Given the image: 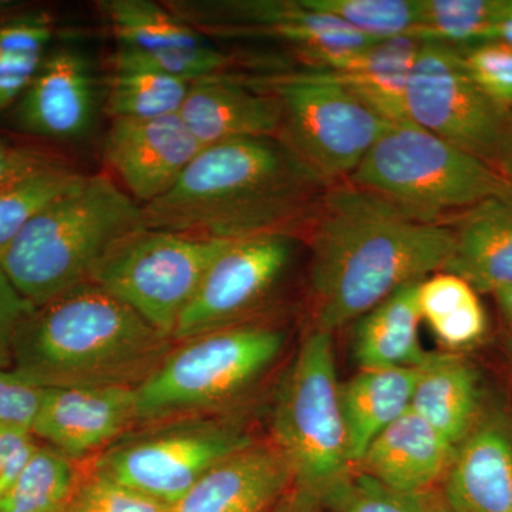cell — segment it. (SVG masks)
Instances as JSON below:
<instances>
[{
    "instance_id": "31",
    "label": "cell",
    "mask_w": 512,
    "mask_h": 512,
    "mask_svg": "<svg viewBox=\"0 0 512 512\" xmlns=\"http://www.w3.org/2000/svg\"><path fill=\"white\" fill-rule=\"evenodd\" d=\"M77 487L73 461L52 447H39L15 483L0 495V512H67Z\"/></svg>"
},
{
    "instance_id": "13",
    "label": "cell",
    "mask_w": 512,
    "mask_h": 512,
    "mask_svg": "<svg viewBox=\"0 0 512 512\" xmlns=\"http://www.w3.org/2000/svg\"><path fill=\"white\" fill-rule=\"evenodd\" d=\"M295 239L289 232L239 239L210 266L171 339L197 338L238 325L269 298L291 266Z\"/></svg>"
},
{
    "instance_id": "44",
    "label": "cell",
    "mask_w": 512,
    "mask_h": 512,
    "mask_svg": "<svg viewBox=\"0 0 512 512\" xmlns=\"http://www.w3.org/2000/svg\"><path fill=\"white\" fill-rule=\"evenodd\" d=\"M22 10H25V6H20L18 2H2L0 0V22L18 15Z\"/></svg>"
},
{
    "instance_id": "45",
    "label": "cell",
    "mask_w": 512,
    "mask_h": 512,
    "mask_svg": "<svg viewBox=\"0 0 512 512\" xmlns=\"http://www.w3.org/2000/svg\"><path fill=\"white\" fill-rule=\"evenodd\" d=\"M318 508H320V505L301 503H295V505H293V511L295 512H318Z\"/></svg>"
},
{
    "instance_id": "41",
    "label": "cell",
    "mask_w": 512,
    "mask_h": 512,
    "mask_svg": "<svg viewBox=\"0 0 512 512\" xmlns=\"http://www.w3.org/2000/svg\"><path fill=\"white\" fill-rule=\"evenodd\" d=\"M421 503H423L424 512H457L450 507L441 497L440 491L436 488L427 493L420 494Z\"/></svg>"
},
{
    "instance_id": "14",
    "label": "cell",
    "mask_w": 512,
    "mask_h": 512,
    "mask_svg": "<svg viewBox=\"0 0 512 512\" xmlns=\"http://www.w3.org/2000/svg\"><path fill=\"white\" fill-rule=\"evenodd\" d=\"M99 80L80 50L52 47L6 117L19 133L47 140H77L92 130Z\"/></svg>"
},
{
    "instance_id": "39",
    "label": "cell",
    "mask_w": 512,
    "mask_h": 512,
    "mask_svg": "<svg viewBox=\"0 0 512 512\" xmlns=\"http://www.w3.org/2000/svg\"><path fill=\"white\" fill-rule=\"evenodd\" d=\"M37 448L32 431L16 427L0 429V495L15 483Z\"/></svg>"
},
{
    "instance_id": "3",
    "label": "cell",
    "mask_w": 512,
    "mask_h": 512,
    "mask_svg": "<svg viewBox=\"0 0 512 512\" xmlns=\"http://www.w3.org/2000/svg\"><path fill=\"white\" fill-rule=\"evenodd\" d=\"M171 350L173 339L89 281L30 313L12 370L43 389H138Z\"/></svg>"
},
{
    "instance_id": "30",
    "label": "cell",
    "mask_w": 512,
    "mask_h": 512,
    "mask_svg": "<svg viewBox=\"0 0 512 512\" xmlns=\"http://www.w3.org/2000/svg\"><path fill=\"white\" fill-rule=\"evenodd\" d=\"M511 0H419L416 39L467 47L497 40Z\"/></svg>"
},
{
    "instance_id": "7",
    "label": "cell",
    "mask_w": 512,
    "mask_h": 512,
    "mask_svg": "<svg viewBox=\"0 0 512 512\" xmlns=\"http://www.w3.org/2000/svg\"><path fill=\"white\" fill-rule=\"evenodd\" d=\"M286 342L274 326H229L184 340L137 392V421L195 417L248 392L275 365Z\"/></svg>"
},
{
    "instance_id": "42",
    "label": "cell",
    "mask_w": 512,
    "mask_h": 512,
    "mask_svg": "<svg viewBox=\"0 0 512 512\" xmlns=\"http://www.w3.org/2000/svg\"><path fill=\"white\" fill-rule=\"evenodd\" d=\"M495 301L498 303L501 313L512 330V288L503 289L494 293Z\"/></svg>"
},
{
    "instance_id": "29",
    "label": "cell",
    "mask_w": 512,
    "mask_h": 512,
    "mask_svg": "<svg viewBox=\"0 0 512 512\" xmlns=\"http://www.w3.org/2000/svg\"><path fill=\"white\" fill-rule=\"evenodd\" d=\"M53 35L55 20L46 10L25 9L0 22V116L28 86Z\"/></svg>"
},
{
    "instance_id": "10",
    "label": "cell",
    "mask_w": 512,
    "mask_h": 512,
    "mask_svg": "<svg viewBox=\"0 0 512 512\" xmlns=\"http://www.w3.org/2000/svg\"><path fill=\"white\" fill-rule=\"evenodd\" d=\"M406 111L412 123L512 177V110L480 89L457 47L420 43Z\"/></svg>"
},
{
    "instance_id": "25",
    "label": "cell",
    "mask_w": 512,
    "mask_h": 512,
    "mask_svg": "<svg viewBox=\"0 0 512 512\" xmlns=\"http://www.w3.org/2000/svg\"><path fill=\"white\" fill-rule=\"evenodd\" d=\"M417 376L419 369H367L340 383L352 467L379 434L409 412Z\"/></svg>"
},
{
    "instance_id": "21",
    "label": "cell",
    "mask_w": 512,
    "mask_h": 512,
    "mask_svg": "<svg viewBox=\"0 0 512 512\" xmlns=\"http://www.w3.org/2000/svg\"><path fill=\"white\" fill-rule=\"evenodd\" d=\"M454 453L456 447L410 409L373 440L353 468L397 493L419 495L441 484Z\"/></svg>"
},
{
    "instance_id": "43",
    "label": "cell",
    "mask_w": 512,
    "mask_h": 512,
    "mask_svg": "<svg viewBox=\"0 0 512 512\" xmlns=\"http://www.w3.org/2000/svg\"><path fill=\"white\" fill-rule=\"evenodd\" d=\"M497 40L512 47V0L510 8H508L503 20H501L500 26H498Z\"/></svg>"
},
{
    "instance_id": "11",
    "label": "cell",
    "mask_w": 512,
    "mask_h": 512,
    "mask_svg": "<svg viewBox=\"0 0 512 512\" xmlns=\"http://www.w3.org/2000/svg\"><path fill=\"white\" fill-rule=\"evenodd\" d=\"M252 443L232 424L197 417L168 420L111 444L94 471L173 507L215 464Z\"/></svg>"
},
{
    "instance_id": "6",
    "label": "cell",
    "mask_w": 512,
    "mask_h": 512,
    "mask_svg": "<svg viewBox=\"0 0 512 512\" xmlns=\"http://www.w3.org/2000/svg\"><path fill=\"white\" fill-rule=\"evenodd\" d=\"M339 389L332 333L313 329L286 373L272 417L274 446L291 467L296 503L319 505L353 468Z\"/></svg>"
},
{
    "instance_id": "4",
    "label": "cell",
    "mask_w": 512,
    "mask_h": 512,
    "mask_svg": "<svg viewBox=\"0 0 512 512\" xmlns=\"http://www.w3.org/2000/svg\"><path fill=\"white\" fill-rule=\"evenodd\" d=\"M143 224V208L113 178L80 174L0 251V268L37 308L89 282L106 252Z\"/></svg>"
},
{
    "instance_id": "40",
    "label": "cell",
    "mask_w": 512,
    "mask_h": 512,
    "mask_svg": "<svg viewBox=\"0 0 512 512\" xmlns=\"http://www.w3.org/2000/svg\"><path fill=\"white\" fill-rule=\"evenodd\" d=\"M57 160L60 158L39 148L16 146L0 136V188Z\"/></svg>"
},
{
    "instance_id": "17",
    "label": "cell",
    "mask_w": 512,
    "mask_h": 512,
    "mask_svg": "<svg viewBox=\"0 0 512 512\" xmlns=\"http://www.w3.org/2000/svg\"><path fill=\"white\" fill-rule=\"evenodd\" d=\"M441 497L457 512H512V420L483 414L456 447Z\"/></svg>"
},
{
    "instance_id": "34",
    "label": "cell",
    "mask_w": 512,
    "mask_h": 512,
    "mask_svg": "<svg viewBox=\"0 0 512 512\" xmlns=\"http://www.w3.org/2000/svg\"><path fill=\"white\" fill-rule=\"evenodd\" d=\"M319 505L333 512H424L420 494L397 493L356 468L333 484Z\"/></svg>"
},
{
    "instance_id": "1",
    "label": "cell",
    "mask_w": 512,
    "mask_h": 512,
    "mask_svg": "<svg viewBox=\"0 0 512 512\" xmlns=\"http://www.w3.org/2000/svg\"><path fill=\"white\" fill-rule=\"evenodd\" d=\"M453 248L448 225L413 220L348 181L330 185L312 217L315 329L353 325L403 286L446 271Z\"/></svg>"
},
{
    "instance_id": "9",
    "label": "cell",
    "mask_w": 512,
    "mask_h": 512,
    "mask_svg": "<svg viewBox=\"0 0 512 512\" xmlns=\"http://www.w3.org/2000/svg\"><path fill=\"white\" fill-rule=\"evenodd\" d=\"M232 242L141 227L106 252L90 281L171 338L212 262Z\"/></svg>"
},
{
    "instance_id": "35",
    "label": "cell",
    "mask_w": 512,
    "mask_h": 512,
    "mask_svg": "<svg viewBox=\"0 0 512 512\" xmlns=\"http://www.w3.org/2000/svg\"><path fill=\"white\" fill-rule=\"evenodd\" d=\"M458 50L480 89L512 110V47L500 40H490Z\"/></svg>"
},
{
    "instance_id": "19",
    "label": "cell",
    "mask_w": 512,
    "mask_h": 512,
    "mask_svg": "<svg viewBox=\"0 0 512 512\" xmlns=\"http://www.w3.org/2000/svg\"><path fill=\"white\" fill-rule=\"evenodd\" d=\"M180 116L205 148L237 138L278 137L282 109L274 94L225 73L192 83Z\"/></svg>"
},
{
    "instance_id": "24",
    "label": "cell",
    "mask_w": 512,
    "mask_h": 512,
    "mask_svg": "<svg viewBox=\"0 0 512 512\" xmlns=\"http://www.w3.org/2000/svg\"><path fill=\"white\" fill-rule=\"evenodd\" d=\"M419 284L403 286L353 323L350 350L360 370L419 369L426 363L430 352L419 336Z\"/></svg>"
},
{
    "instance_id": "26",
    "label": "cell",
    "mask_w": 512,
    "mask_h": 512,
    "mask_svg": "<svg viewBox=\"0 0 512 512\" xmlns=\"http://www.w3.org/2000/svg\"><path fill=\"white\" fill-rule=\"evenodd\" d=\"M97 8L109 23L119 47L154 62L161 57L210 42L165 3L151 0H101Z\"/></svg>"
},
{
    "instance_id": "36",
    "label": "cell",
    "mask_w": 512,
    "mask_h": 512,
    "mask_svg": "<svg viewBox=\"0 0 512 512\" xmlns=\"http://www.w3.org/2000/svg\"><path fill=\"white\" fill-rule=\"evenodd\" d=\"M67 512H170V507L94 471L79 483Z\"/></svg>"
},
{
    "instance_id": "20",
    "label": "cell",
    "mask_w": 512,
    "mask_h": 512,
    "mask_svg": "<svg viewBox=\"0 0 512 512\" xmlns=\"http://www.w3.org/2000/svg\"><path fill=\"white\" fill-rule=\"evenodd\" d=\"M419 40H383L357 52L306 63L303 73L342 87L390 123L409 121L406 92Z\"/></svg>"
},
{
    "instance_id": "2",
    "label": "cell",
    "mask_w": 512,
    "mask_h": 512,
    "mask_svg": "<svg viewBox=\"0 0 512 512\" xmlns=\"http://www.w3.org/2000/svg\"><path fill=\"white\" fill-rule=\"evenodd\" d=\"M330 184L278 137L202 148L167 194L143 205V227L207 239L289 232Z\"/></svg>"
},
{
    "instance_id": "12",
    "label": "cell",
    "mask_w": 512,
    "mask_h": 512,
    "mask_svg": "<svg viewBox=\"0 0 512 512\" xmlns=\"http://www.w3.org/2000/svg\"><path fill=\"white\" fill-rule=\"evenodd\" d=\"M164 3L208 39L275 40L293 47L303 64L357 52L377 43L340 20L309 8L305 0H171Z\"/></svg>"
},
{
    "instance_id": "32",
    "label": "cell",
    "mask_w": 512,
    "mask_h": 512,
    "mask_svg": "<svg viewBox=\"0 0 512 512\" xmlns=\"http://www.w3.org/2000/svg\"><path fill=\"white\" fill-rule=\"evenodd\" d=\"M79 177L66 161L57 160L0 188V251Z\"/></svg>"
},
{
    "instance_id": "27",
    "label": "cell",
    "mask_w": 512,
    "mask_h": 512,
    "mask_svg": "<svg viewBox=\"0 0 512 512\" xmlns=\"http://www.w3.org/2000/svg\"><path fill=\"white\" fill-rule=\"evenodd\" d=\"M191 83L164 73L119 47L106 83L111 120H146L180 113Z\"/></svg>"
},
{
    "instance_id": "22",
    "label": "cell",
    "mask_w": 512,
    "mask_h": 512,
    "mask_svg": "<svg viewBox=\"0 0 512 512\" xmlns=\"http://www.w3.org/2000/svg\"><path fill=\"white\" fill-rule=\"evenodd\" d=\"M454 248L446 271L478 292L512 288V185L454 218Z\"/></svg>"
},
{
    "instance_id": "38",
    "label": "cell",
    "mask_w": 512,
    "mask_h": 512,
    "mask_svg": "<svg viewBox=\"0 0 512 512\" xmlns=\"http://www.w3.org/2000/svg\"><path fill=\"white\" fill-rule=\"evenodd\" d=\"M35 306L26 301L0 268V369H12L16 336Z\"/></svg>"
},
{
    "instance_id": "8",
    "label": "cell",
    "mask_w": 512,
    "mask_h": 512,
    "mask_svg": "<svg viewBox=\"0 0 512 512\" xmlns=\"http://www.w3.org/2000/svg\"><path fill=\"white\" fill-rule=\"evenodd\" d=\"M242 80L278 97L279 140L329 184L348 180L393 124L342 87L302 70Z\"/></svg>"
},
{
    "instance_id": "15",
    "label": "cell",
    "mask_w": 512,
    "mask_h": 512,
    "mask_svg": "<svg viewBox=\"0 0 512 512\" xmlns=\"http://www.w3.org/2000/svg\"><path fill=\"white\" fill-rule=\"evenodd\" d=\"M202 148L178 113L111 120L103 157L121 188L143 207L167 194Z\"/></svg>"
},
{
    "instance_id": "33",
    "label": "cell",
    "mask_w": 512,
    "mask_h": 512,
    "mask_svg": "<svg viewBox=\"0 0 512 512\" xmlns=\"http://www.w3.org/2000/svg\"><path fill=\"white\" fill-rule=\"evenodd\" d=\"M305 3L375 42L399 37L416 39L419 29V0H305Z\"/></svg>"
},
{
    "instance_id": "28",
    "label": "cell",
    "mask_w": 512,
    "mask_h": 512,
    "mask_svg": "<svg viewBox=\"0 0 512 512\" xmlns=\"http://www.w3.org/2000/svg\"><path fill=\"white\" fill-rule=\"evenodd\" d=\"M421 320L451 350L464 349L483 338L487 316L477 291L450 272L423 279L417 289Z\"/></svg>"
},
{
    "instance_id": "16",
    "label": "cell",
    "mask_w": 512,
    "mask_h": 512,
    "mask_svg": "<svg viewBox=\"0 0 512 512\" xmlns=\"http://www.w3.org/2000/svg\"><path fill=\"white\" fill-rule=\"evenodd\" d=\"M137 389L60 387L45 389L33 436L70 460L111 446L136 423Z\"/></svg>"
},
{
    "instance_id": "37",
    "label": "cell",
    "mask_w": 512,
    "mask_h": 512,
    "mask_svg": "<svg viewBox=\"0 0 512 512\" xmlns=\"http://www.w3.org/2000/svg\"><path fill=\"white\" fill-rule=\"evenodd\" d=\"M45 389L12 369H0V429L32 431Z\"/></svg>"
},
{
    "instance_id": "23",
    "label": "cell",
    "mask_w": 512,
    "mask_h": 512,
    "mask_svg": "<svg viewBox=\"0 0 512 512\" xmlns=\"http://www.w3.org/2000/svg\"><path fill=\"white\" fill-rule=\"evenodd\" d=\"M477 370L453 352L431 353L419 367L414 387V413L457 447L483 417Z\"/></svg>"
},
{
    "instance_id": "18",
    "label": "cell",
    "mask_w": 512,
    "mask_h": 512,
    "mask_svg": "<svg viewBox=\"0 0 512 512\" xmlns=\"http://www.w3.org/2000/svg\"><path fill=\"white\" fill-rule=\"evenodd\" d=\"M292 485L281 451L252 443L215 464L170 512H272Z\"/></svg>"
},
{
    "instance_id": "5",
    "label": "cell",
    "mask_w": 512,
    "mask_h": 512,
    "mask_svg": "<svg viewBox=\"0 0 512 512\" xmlns=\"http://www.w3.org/2000/svg\"><path fill=\"white\" fill-rule=\"evenodd\" d=\"M346 181L413 220L444 225L512 185V177L412 121L390 124Z\"/></svg>"
}]
</instances>
